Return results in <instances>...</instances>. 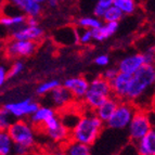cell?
I'll return each mask as SVG.
<instances>
[{
	"label": "cell",
	"instance_id": "6da1fadb",
	"mask_svg": "<svg viewBox=\"0 0 155 155\" xmlns=\"http://www.w3.org/2000/svg\"><path fill=\"white\" fill-rule=\"evenodd\" d=\"M155 92V65L145 64L132 74L125 101L131 102L137 109L150 110Z\"/></svg>",
	"mask_w": 155,
	"mask_h": 155
},
{
	"label": "cell",
	"instance_id": "7a4b0ae2",
	"mask_svg": "<svg viewBox=\"0 0 155 155\" xmlns=\"http://www.w3.org/2000/svg\"><path fill=\"white\" fill-rule=\"evenodd\" d=\"M104 128V123L97 116L94 111L88 110L81 114L77 124L70 131V139L92 145Z\"/></svg>",
	"mask_w": 155,
	"mask_h": 155
},
{
	"label": "cell",
	"instance_id": "3957f363",
	"mask_svg": "<svg viewBox=\"0 0 155 155\" xmlns=\"http://www.w3.org/2000/svg\"><path fill=\"white\" fill-rule=\"evenodd\" d=\"M112 94L111 84L102 76L93 78L89 81V88L83 99L86 109L94 111Z\"/></svg>",
	"mask_w": 155,
	"mask_h": 155
},
{
	"label": "cell",
	"instance_id": "277c9868",
	"mask_svg": "<svg viewBox=\"0 0 155 155\" xmlns=\"http://www.w3.org/2000/svg\"><path fill=\"white\" fill-rule=\"evenodd\" d=\"M152 129L153 125L150 116V110L137 109L131 122L127 127L129 140L131 142L136 143L141 138L144 137L147 134H149Z\"/></svg>",
	"mask_w": 155,
	"mask_h": 155
},
{
	"label": "cell",
	"instance_id": "5b68a950",
	"mask_svg": "<svg viewBox=\"0 0 155 155\" xmlns=\"http://www.w3.org/2000/svg\"><path fill=\"white\" fill-rule=\"evenodd\" d=\"M8 131L15 144H22L31 149L36 142L35 127L24 119L14 120L10 125Z\"/></svg>",
	"mask_w": 155,
	"mask_h": 155
},
{
	"label": "cell",
	"instance_id": "8992f818",
	"mask_svg": "<svg viewBox=\"0 0 155 155\" xmlns=\"http://www.w3.org/2000/svg\"><path fill=\"white\" fill-rule=\"evenodd\" d=\"M137 111L136 105L128 101H119L116 110L112 114V116L105 123L106 126L114 130L127 129V127L131 122L134 113Z\"/></svg>",
	"mask_w": 155,
	"mask_h": 155
},
{
	"label": "cell",
	"instance_id": "52a82bcc",
	"mask_svg": "<svg viewBox=\"0 0 155 155\" xmlns=\"http://www.w3.org/2000/svg\"><path fill=\"white\" fill-rule=\"evenodd\" d=\"M39 129L44 130L45 134L53 142L64 144L66 141L70 140V130L62 124L58 113L47 119Z\"/></svg>",
	"mask_w": 155,
	"mask_h": 155
},
{
	"label": "cell",
	"instance_id": "ba28073f",
	"mask_svg": "<svg viewBox=\"0 0 155 155\" xmlns=\"http://www.w3.org/2000/svg\"><path fill=\"white\" fill-rule=\"evenodd\" d=\"M40 104L33 98H26L20 101L8 102L3 105L5 111L10 114L13 118L23 119L25 117H29L33 113L37 111Z\"/></svg>",
	"mask_w": 155,
	"mask_h": 155
},
{
	"label": "cell",
	"instance_id": "9c48e42d",
	"mask_svg": "<svg viewBox=\"0 0 155 155\" xmlns=\"http://www.w3.org/2000/svg\"><path fill=\"white\" fill-rule=\"evenodd\" d=\"M37 49V42L31 40L12 39L5 46V54L10 59H22L31 57Z\"/></svg>",
	"mask_w": 155,
	"mask_h": 155
},
{
	"label": "cell",
	"instance_id": "30bf717a",
	"mask_svg": "<svg viewBox=\"0 0 155 155\" xmlns=\"http://www.w3.org/2000/svg\"><path fill=\"white\" fill-rule=\"evenodd\" d=\"M47 99L49 101V105L57 111H63V110L70 107L72 102L74 101L72 93L65 88L61 84L59 87L54 88L50 93L47 94Z\"/></svg>",
	"mask_w": 155,
	"mask_h": 155
},
{
	"label": "cell",
	"instance_id": "8fae6325",
	"mask_svg": "<svg viewBox=\"0 0 155 155\" xmlns=\"http://www.w3.org/2000/svg\"><path fill=\"white\" fill-rule=\"evenodd\" d=\"M62 85L72 93L74 100L83 101L89 88V80L83 76H74L66 78Z\"/></svg>",
	"mask_w": 155,
	"mask_h": 155
},
{
	"label": "cell",
	"instance_id": "7c38bea8",
	"mask_svg": "<svg viewBox=\"0 0 155 155\" xmlns=\"http://www.w3.org/2000/svg\"><path fill=\"white\" fill-rule=\"evenodd\" d=\"M147 64L145 58L143 53H132V54L126 55L118 63H117V70L120 73H126V74H134L139 71L142 66Z\"/></svg>",
	"mask_w": 155,
	"mask_h": 155
},
{
	"label": "cell",
	"instance_id": "4fadbf2b",
	"mask_svg": "<svg viewBox=\"0 0 155 155\" xmlns=\"http://www.w3.org/2000/svg\"><path fill=\"white\" fill-rule=\"evenodd\" d=\"M45 31L40 26H28L24 24L15 28L11 34L12 39L18 40H31V41L38 42L44 38Z\"/></svg>",
	"mask_w": 155,
	"mask_h": 155
},
{
	"label": "cell",
	"instance_id": "5bb4252c",
	"mask_svg": "<svg viewBox=\"0 0 155 155\" xmlns=\"http://www.w3.org/2000/svg\"><path fill=\"white\" fill-rule=\"evenodd\" d=\"M130 77H131L130 74L118 72L115 78L110 81L112 88V94L114 97H116L119 101H125V99H126Z\"/></svg>",
	"mask_w": 155,
	"mask_h": 155
},
{
	"label": "cell",
	"instance_id": "9a60e30c",
	"mask_svg": "<svg viewBox=\"0 0 155 155\" xmlns=\"http://www.w3.org/2000/svg\"><path fill=\"white\" fill-rule=\"evenodd\" d=\"M12 3L16 9L21 11L26 16L31 18H38L42 13V5L31 0H11Z\"/></svg>",
	"mask_w": 155,
	"mask_h": 155
},
{
	"label": "cell",
	"instance_id": "2e32d148",
	"mask_svg": "<svg viewBox=\"0 0 155 155\" xmlns=\"http://www.w3.org/2000/svg\"><path fill=\"white\" fill-rule=\"evenodd\" d=\"M138 155H155V129L134 143Z\"/></svg>",
	"mask_w": 155,
	"mask_h": 155
},
{
	"label": "cell",
	"instance_id": "e0dca14e",
	"mask_svg": "<svg viewBox=\"0 0 155 155\" xmlns=\"http://www.w3.org/2000/svg\"><path fill=\"white\" fill-rule=\"evenodd\" d=\"M119 24L116 23V22H104V23L101 24L100 27L92 31L93 40H96V41L107 40L116 33Z\"/></svg>",
	"mask_w": 155,
	"mask_h": 155
},
{
	"label": "cell",
	"instance_id": "ac0fdd59",
	"mask_svg": "<svg viewBox=\"0 0 155 155\" xmlns=\"http://www.w3.org/2000/svg\"><path fill=\"white\" fill-rule=\"evenodd\" d=\"M118 103H119L118 99H117L116 97L111 96L110 98L106 99L99 107H97V109L94 110V113L97 114V116H98L102 122L106 123L107 119L112 116V114L114 113V111L116 110Z\"/></svg>",
	"mask_w": 155,
	"mask_h": 155
},
{
	"label": "cell",
	"instance_id": "d6986e66",
	"mask_svg": "<svg viewBox=\"0 0 155 155\" xmlns=\"http://www.w3.org/2000/svg\"><path fill=\"white\" fill-rule=\"evenodd\" d=\"M55 114H57V111H55L53 107H51V106L40 105L38 109H37V111L29 116V123H31L34 127L40 128L47 119L50 118V117L53 116V115H55Z\"/></svg>",
	"mask_w": 155,
	"mask_h": 155
},
{
	"label": "cell",
	"instance_id": "ffe728a7",
	"mask_svg": "<svg viewBox=\"0 0 155 155\" xmlns=\"http://www.w3.org/2000/svg\"><path fill=\"white\" fill-rule=\"evenodd\" d=\"M63 149H64L66 155H92L91 145L71 139L64 143Z\"/></svg>",
	"mask_w": 155,
	"mask_h": 155
},
{
	"label": "cell",
	"instance_id": "44dd1931",
	"mask_svg": "<svg viewBox=\"0 0 155 155\" xmlns=\"http://www.w3.org/2000/svg\"><path fill=\"white\" fill-rule=\"evenodd\" d=\"M58 33H60V36L55 35V40L60 44H62L63 46H71V45L78 42L77 29L76 28L65 26L62 29H60Z\"/></svg>",
	"mask_w": 155,
	"mask_h": 155
},
{
	"label": "cell",
	"instance_id": "7402d4cb",
	"mask_svg": "<svg viewBox=\"0 0 155 155\" xmlns=\"http://www.w3.org/2000/svg\"><path fill=\"white\" fill-rule=\"evenodd\" d=\"M27 16L23 13L18 14H5V15L0 16V24L8 28H18L20 26L24 25L26 23Z\"/></svg>",
	"mask_w": 155,
	"mask_h": 155
},
{
	"label": "cell",
	"instance_id": "603a6c76",
	"mask_svg": "<svg viewBox=\"0 0 155 155\" xmlns=\"http://www.w3.org/2000/svg\"><path fill=\"white\" fill-rule=\"evenodd\" d=\"M80 115H81L80 113L74 112L71 110V107H67V109L61 111L59 116H60V119H61V122H62V124L71 131V130L74 128V126L77 124Z\"/></svg>",
	"mask_w": 155,
	"mask_h": 155
},
{
	"label": "cell",
	"instance_id": "cb8c5ba5",
	"mask_svg": "<svg viewBox=\"0 0 155 155\" xmlns=\"http://www.w3.org/2000/svg\"><path fill=\"white\" fill-rule=\"evenodd\" d=\"M14 142L8 130H0V155H13Z\"/></svg>",
	"mask_w": 155,
	"mask_h": 155
},
{
	"label": "cell",
	"instance_id": "d4e9b609",
	"mask_svg": "<svg viewBox=\"0 0 155 155\" xmlns=\"http://www.w3.org/2000/svg\"><path fill=\"white\" fill-rule=\"evenodd\" d=\"M103 22L101 21V18H97V16H81L76 21V24L79 28H86V29H90V31H93V29L98 28L100 27L101 24Z\"/></svg>",
	"mask_w": 155,
	"mask_h": 155
},
{
	"label": "cell",
	"instance_id": "484cf974",
	"mask_svg": "<svg viewBox=\"0 0 155 155\" xmlns=\"http://www.w3.org/2000/svg\"><path fill=\"white\" fill-rule=\"evenodd\" d=\"M113 5L124 13V15H130L134 14L137 10V2L136 0H114Z\"/></svg>",
	"mask_w": 155,
	"mask_h": 155
},
{
	"label": "cell",
	"instance_id": "4316f807",
	"mask_svg": "<svg viewBox=\"0 0 155 155\" xmlns=\"http://www.w3.org/2000/svg\"><path fill=\"white\" fill-rule=\"evenodd\" d=\"M61 85V81L58 79H50L42 81L41 84H39L36 88V94L39 97L47 96L48 93H50L52 90Z\"/></svg>",
	"mask_w": 155,
	"mask_h": 155
},
{
	"label": "cell",
	"instance_id": "83f0119b",
	"mask_svg": "<svg viewBox=\"0 0 155 155\" xmlns=\"http://www.w3.org/2000/svg\"><path fill=\"white\" fill-rule=\"evenodd\" d=\"M123 18H124V13L118 8H116L115 5H112L104 12L102 20L104 22H116V23H119V21Z\"/></svg>",
	"mask_w": 155,
	"mask_h": 155
},
{
	"label": "cell",
	"instance_id": "f1b7e54d",
	"mask_svg": "<svg viewBox=\"0 0 155 155\" xmlns=\"http://www.w3.org/2000/svg\"><path fill=\"white\" fill-rule=\"evenodd\" d=\"M114 3V0H98L93 9V15L102 20L104 12H105L110 7H112Z\"/></svg>",
	"mask_w": 155,
	"mask_h": 155
},
{
	"label": "cell",
	"instance_id": "f546056e",
	"mask_svg": "<svg viewBox=\"0 0 155 155\" xmlns=\"http://www.w3.org/2000/svg\"><path fill=\"white\" fill-rule=\"evenodd\" d=\"M12 123L13 117L5 111L3 106L0 107V130H8Z\"/></svg>",
	"mask_w": 155,
	"mask_h": 155
},
{
	"label": "cell",
	"instance_id": "4dcf8cb0",
	"mask_svg": "<svg viewBox=\"0 0 155 155\" xmlns=\"http://www.w3.org/2000/svg\"><path fill=\"white\" fill-rule=\"evenodd\" d=\"M25 68V64L22 60L20 59H16L15 62L13 63L11 65V67L8 70V75H9V78H14L16 76H18L20 74H22Z\"/></svg>",
	"mask_w": 155,
	"mask_h": 155
},
{
	"label": "cell",
	"instance_id": "1f68e13d",
	"mask_svg": "<svg viewBox=\"0 0 155 155\" xmlns=\"http://www.w3.org/2000/svg\"><path fill=\"white\" fill-rule=\"evenodd\" d=\"M77 39L78 42L81 45H89L93 40L92 31L86 28H78L77 29Z\"/></svg>",
	"mask_w": 155,
	"mask_h": 155
},
{
	"label": "cell",
	"instance_id": "d6a6232c",
	"mask_svg": "<svg viewBox=\"0 0 155 155\" xmlns=\"http://www.w3.org/2000/svg\"><path fill=\"white\" fill-rule=\"evenodd\" d=\"M93 62H94V64L100 67H107L110 65L111 60H110V57L107 54H99L94 58Z\"/></svg>",
	"mask_w": 155,
	"mask_h": 155
},
{
	"label": "cell",
	"instance_id": "836d02e7",
	"mask_svg": "<svg viewBox=\"0 0 155 155\" xmlns=\"http://www.w3.org/2000/svg\"><path fill=\"white\" fill-rule=\"evenodd\" d=\"M143 55L145 58L147 64H155V46L149 47L144 52Z\"/></svg>",
	"mask_w": 155,
	"mask_h": 155
},
{
	"label": "cell",
	"instance_id": "e575fe53",
	"mask_svg": "<svg viewBox=\"0 0 155 155\" xmlns=\"http://www.w3.org/2000/svg\"><path fill=\"white\" fill-rule=\"evenodd\" d=\"M117 74H118V70H117V67H106L105 71L102 73V75L101 76H102L104 79L111 81L112 79L115 78V76H116Z\"/></svg>",
	"mask_w": 155,
	"mask_h": 155
},
{
	"label": "cell",
	"instance_id": "d590c367",
	"mask_svg": "<svg viewBox=\"0 0 155 155\" xmlns=\"http://www.w3.org/2000/svg\"><path fill=\"white\" fill-rule=\"evenodd\" d=\"M29 147H24L22 144H15L13 147V155H28Z\"/></svg>",
	"mask_w": 155,
	"mask_h": 155
},
{
	"label": "cell",
	"instance_id": "8d00e7d4",
	"mask_svg": "<svg viewBox=\"0 0 155 155\" xmlns=\"http://www.w3.org/2000/svg\"><path fill=\"white\" fill-rule=\"evenodd\" d=\"M9 79L8 70L5 65H0V88L5 84V81Z\"/></svg>",
	"mask_w": 155,
	"mask_h": 155
},
{
	"label": "cell",
	"instance_id": "74e56055",
	"mask_svg": "<svg viewBox=\"0 0 155 155\" xmlns=\"http://www.w3.org/2000/svg\"><path fill=\"white\" fill-rule=\"evenodd\" d=\"M26 25L28 26H38V20H37V18H31V16H27V18H26Z\"/></svg>",
	"mask_w": 155,
	"mask_h": 155
},
{
	"label": "cell",
	"instance_id": "f35d334b",
	"mask_svg": "<svg viewBox=\"0 0 155 155\" xmlns=\"http://www.w3.org/2000/svg\"><path fill=\"white\" fill-rule=\"evenodd\" d=\"M46 3L49 5L50 8H57L59 5V0H47Z\"/></svg>",
	"mask_w": 155,
	"mask_h": 155
},
{
	"label": "cell",
	"instance_id": "ab89813d",
	"mask_svg": "<svg viewBox=\"0 0 155 155\" xmlns=\"http://www.w3.org/2000/svg\"><path fill=\"white\" fill-rule=\"evenodd\" d=\"M150 111H152L153 113H155V92L152 97V100H151V105H150Z\"/></svg>",
	"mask_w": 155,
	"mask_h": 155
},
{
	"label": "cell",
	"instance_id": "60d3db41",
	"mask_svg": "<svg viewBox=\"0 0 155 155\" xmlns=\"http://www.w3.org/2000/svg\"><path fill=\"white\" fill-rule=\"evenodd\" d=\"M52 155H66L65 154V151H64V149H58V150H55L54 152L52 153Z\"/></svg>",
	"mask_w": 155,
	"mask_h": 155
},
{
	"label": "cell",
	"instance_id": "b9f144b4",
	"mask_svg": "<svg viewBox=\"0 0 155 155\" xmlns=\"http://www.w3.org/2000/svg\"><path fill=\"white\" fill-rule=\"evenodd\" d=\"M31 1H36V2H39V3H46L47 2V0H31Z\"/></svg>",
	"mask_w": 155,
	"mask_h": 155
},
{
	"label": "cell",
	"instance_id": "7bdbcfd3",
	"mask_svg": "<svg viewBox=\"0 0 155 155\" xmlns=\"http://www.w3.org/2000/svg\"><path fill=\"white\" fill-rule=\"evenodd\" d=\"M41 155H46V154H41Z\"/></svg>",
	"mask_w": 155,
	"mask_h": 155
},
{
	"label": "cell",
	"instance_id": "ee69618b",
	"mask_svg": "<svg viewBox=\"0 0 155 155\" xmlns=\"http://www.w3.org/2000/svg\"><path fill=\"white\" fill-rule=\"evenodd\" d=\"M154 65H155V64H154Z\"/></svg>",
	"mask_w": 155,
	"mask_h": 155
}]
</instances>
